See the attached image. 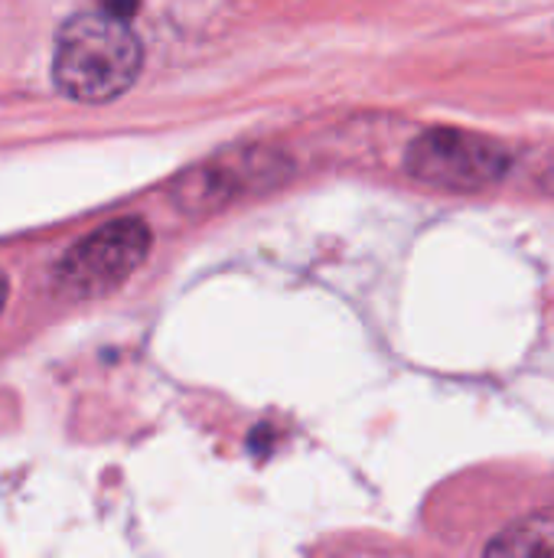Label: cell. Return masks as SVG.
I'll use <instances>...</instances> for the list:
<instances>
[{"label":"cell","instance_id":"1","mask_svg":"<svg viewBox=\"0 0 554 558\" xmlns=\"http://www.w3.org/2000/svg\"><path fill=\"white\" fill-rule=\"evenodd\" d=\"M144 46L127 16L108 10L75 13L56 36L52 78L62 95L85 105H104L124 95L140 75Z\"/></svg>","mask_w":554,"mask_h":558},{"label":"cell","instance_id":"2","mask_svg":"<svg viewBox=\"0 0 554 558\" xmlns=\"http://www.w3.org/2000/svg\"><path fill=\"white\" fill-rule=\"evenodd\" d=\"M405 170L424 186L447 193H483L506 180L513 170V154L500 141L477 131L431 128L408 144Z\"/></svg>","mask_w":554,"mask_h":558},{"label":"cell","instance_id":"3","mask_svg":"<svg viewBox=\"0 0 554 558\" xmlns=\"http://www.w3.org/2000/svg\"><path fill=\"white\" fill-rule=\"evenodd\" d=\"M153 235L140 216H121L78 239L56 265V291L88 301L121 288L150 255Z\"/></svg>","mask_w":554,"mask_h":558},{"label":"cell","instance_id":"4","mask_svg":"<svg viewBox=\"0 0 554 558\" xmlns=\"http://www.w3.org/2000/svg\"><path fill=\"white\" fill-rule=\"evenodd\" d=\"M291 173V163L268 147H235L193 170H183L170 183V199L183 216H209L235 199L268 190Z\"/></svg>","mask_w":554,"mask_h":558},{"label":"cell","instance_id":"5","mask_svg":"<svg viewBox=\"0 0 554 558\" xmlns=\"http://www.w3.org/2000/svg\"><path fill=\"white\" fill-rule=\"evenodd\" d=\"M101 10L118 13V16H131L137 10V0H101Z\"/></svg>","mask_w":554,"mask_h":558},{"label":"cell","instance_id":"6","mask_svg":"<svg viewBox=\"0 0 554 558\" xmlns=\"http://www.w3.org/2000/svg\"><path fill=\"white\" fill-rule=\"evenodd\" d=\"M3 301H7V278H3V271H0V311H3Z\"/></svg>","mask_w":554,"mask_h":558},{"label":"cell","instance_id":"7","mask_svg":"<svg viewBox=\"0 0 554 558\" xmlns=\"http://www.w3.org/2000/svg\"><path fill=\"white\" fill-rule=\"evenodd\" d=\"M549 186H552V190H554V173H552V177H549Z\"/></svg>","mask_w":554,"mask_h":558}]
</instances>
